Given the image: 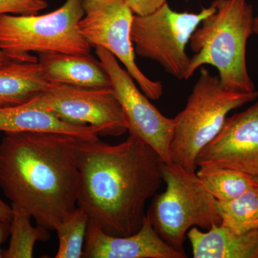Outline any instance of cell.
<instances>
[{
	"label": "cell",
	"mask_w": 258,
	"mask_h": 258,
	"mask_svg": "<svg viewBox=\"0 0 258 258\" xmlns=\"http://www.w3.org/2000/svg\"><path fill=\"white\" fill-rule=\"evenodd\" d=\"M76 156L81 174L78 207L89 221L112 236L138 232L148 200L164 182V161L142 139L129 136L111 145L95 139H78Z\"/></svg>",
	"instance_id": "obj_1"
},
{
	"label": "cell",
	"mask_w": 258,
	"mask_h": 258,
	"mask_svg": "<svg viewBox=\"0 0 258 258\" xmlns=\"http://www.w3.org/2000/svg\"><path fill=\"white\" fill-rule=\"evenodd\" d=\"M79 139L52 132H6L0 143V187L12 205L47 230H55L78 208Z\"/></svg>",
	"instance_id": "obj_2"
},
{
	"label": "cell",
	"mask_w": 258,
	"mask_h": 258,
	"mask_svg": "<svg viewBox=\"0 0 258 258\" xmlns=\"http://www.w3.org/2000/svg\"><path fill=\"white\" fill-rule=\"evenodd\" d=\"M216 10L204 19L190 37L194 55L186 79L204 64L215 66L222 87L227 91L252 93L255 86L249 77L246 47L252 34L253 7L247 0H215Z\"/></svg>",
	"instance_id": "obj_3"
},
{
	"label": "cell",
	"mask_w": 258,
	"mask_h": 258,
	"mask_svg": "<svg viewBox=\"0 0 258 258\" xmlns=\"http://www.w3.org/2000/svg\"><path fill=\"white\" fill-rule=\"evenodd\" d=\"M257 98L256 91L244 93L224 89L219 76H212L201 66L186 106L174 118L171 163L196 171L199 153L220 132L227 114Z\"/></svg>",
	"instance_id": "obj_4"
},
{
	"label": "cell",
	"mask_w": 258,
	"mask_h": 258,
	"mask_svg": "<svg viewBox=\"0 0 258 258\" xmlns=\"http://www.w3.org/2000/svg\"><path fill=\"white\" fill-rule=\"evenodd\" d=\"M166 189L154 197L146 216L169 245L184 252L190 229L209 230L222 225L217 200L208 191L196 171L173 164H162Z\"/></svg>",
	"instance_id": "obj_5"
},
{
	"label": "cell",
	"mask_w": 258,
	"mask_h": 258,
	"mask_svg": "<svg viewBox=\"0 0 258 258\" xmlns=\"http://www.w3.org/2000/svg\"><path fill=\"white\" fill-rule=\"evenodd\" d=\"M83 0H66L48 14L0 15V49L10 55L34 58L31 52L91 53V44L80 30Z\"/></svg>",
	"instance_id": "obj_6"
},
{
	"label": "cell",
	"mask_w": 258,
	"mask_h": 258,
	"mask_svg": "<svg viewBox=\"0 0 258 258\" xmlns=\"http://www.w3.org/2000/svg\"><path fill=\"white\" fill-rule=\"evenodd\" d=\"M215 10L211 4L199 13H179L166 2L150 14L134 15L131 28L134 52L156 61L176 79H186L190 63L186 45L204 19Z\"/></svg>",
	"instance_id": "obj_7"
},
{
	"label": "cell",
	"mask_w": 258,
	"mask_h": 258,
	"mask_svg": "<svg viewBox=\"0 0 258 258\" xmlns=\"http://www.w3.org/2000/svg\"><path fill=\"white\" fill-rule=\"evenodd\" d=\"M83 9L80 30L91 46L111 52L125 66L144 94L149 99L159 100L163 94L162 83L147 78L135 62L131 39L134 14L127 0H83Z\"/></svg>",
	"instance_id": "obj_8"
},
{
	"label": "cell",
	"mask_w": 258,
	"mask_h": 258,
	"mask_svg": "<svg viewBox=\"0 0 258 258\" xmlns=\"http://www.w3.org/2000/svg\"><path fill=\"white\" fill-rule=\"evenodd\" d=\"M30 102L66 123L91 126L98 137H118L128 132L124 112L112 88H81L56 83Z\"/></svg>",
	"instance_id": "obj_9"
},
{
	"label": "cell",
	"mask_w": 258,
	"mask_h": 258,
	"mask_svg": "<svg viewBox=\"0 0 258 258\" xmlns=\"http://www.w3.org/2000/svg\"><path fill=\"white\" fill-rule=\"evenodd\" d=\"M96 53L111 81V87L121 105L128 123V132L149 144L166 164H171V144L174 118H168L140 92L133 78L122 69L109 51L96 47Z\"/></svg>",
	"instance_id": "obj_10"
},
{
	"label": "cell",
	"mask_w": 258,
	"mask_h": 258,
	"mask_svg": "<svg viewBox=\"0 0 258 258\" xmlns=\"http://www.w3.org/2000/svg\"><path fill=\"white\" fill-rule=\"evenodd\" d=\"M196 165L258 177V99L245 111L226 118L215 138L199 153Z\"/></svg>",
	"instance_id": "obj_11"
},
{
	"label": "cell",
	"mask_w": 258,
	"mask_h": 258,
	"mask_svg": "<svg viewBox=\"0 0 258 258\" xmlns=\"http://www.w3.org/2000/svg\"><path fill=\"white\" fill-rule=\"evenodd\" d=\"M84 244L86 258L187 257L161 238L147 216L138 232L124 237L108 235L88 221Z\"/></svg>",
	"instance_id": "obj_12"
},
{
	"label": "cell",
	"mask_w": 258,
	"mask_h": 258,
	"mask_svg": "<svg viewBox=\"0 0 258 258\" xmlns=\"http://www.w3.org/2000/svg\"><path fill=\"white\" fill-rule=\"evenodd\" d=\"M38 62L52 84L81 88L111 87V81L99 60L91 54L71 55L59 52L38 53Z\"/></svg>",
	"instance_id": "obj_13"
},
{
	"label": "cell",
	"mask_w": 258,
	"mask_h": 258,
	"mask_svg": "<svg viewBox=\"0 0 258 258\" xmlns=\"http://www.w3.org/2000/svg\"><path fill=\"white\" fill-rule=\"evenodd\" d=\"M195 258H258V228L235 234L222 225L187 232Z\"/></svg>",
	"instance_id": "obj_14"
},
{
	"label": "cell",
	"mask_w": 258,
	"mask_h": 258,
	"mask_svg": "<svg viewBox=\"0 0 258 258\" xmlns=\"http://www.w3.org/2000/svg\"><path fill=\"white\" fill-rule=\"evenodd\" d=\"M0 132H52L81 139L98 138L91 126L66 123L53 113L33 106L30 101L20 106L0 108Z\"/></svg>",
	"instance_id": "obj_15"
},
{
	"label": "cell",
	"mask_w": 258,
	"mask_h": 258,
	"mask_svg": "<svg viewBox=\"0 0 258 258\" xmlns=\"http://www.w3.org/2000/svg\"><path fill=\"white\" fill-rule=\"evenodd\" d=\"M52 85L38 62H14L0 67V108L28 103Z\"/></svg>",
	"instance_id": "obj_16"
},
{
	"label": "cell",
	"mask_w": 258,
	"mask_h": 258,
	"mask_svg": "<svg viewBox=\"0 0 258 258\" xmlns=\"http://www.w3.org/2000/svg\"><path fill=\"white\" fill-rule=\"evenodd\" d=\"M13 215L10 222V242L8 249L3 252L4 258H31L37 241L50 239L49 230L31 224V215L23 208L11 205Z\"/></svg>",
	"instance_id": "obj_17"
},
{
	"label": "cell",
	"mask_w": 258,
	"mask_h": 258,
	"mask_svg": "<svg viewBox=\"0 0 258 258\" xmlns=\"http://www.w3.org/2000/svg\"><path fill=\"white\" fill-rule=\"evenodd\" d=\"M222 225L235 234L258 228V186L254 185L238 198L227 202L217 201Z\"/></svg>",
	"instance_id": "obj_18"
},
{
	"label": "cell",
	"mask_w": 258,
	"mask_h": 258,
	"mask_svg": "<svg viewBox=\"0 0 258 258\" xmlns=\"http://www.w3.org/2000/svg\"><path fill=\"white\" fill-rule=\"evenodd\" d=\"M197 174L217 201L234 200L254 185L253 177L235 169L200 167Z\"/></svg>",
	"instance_id": "obj_19"
},
{
	"label": "cell",
	"mask_w": 258,
	"mask_h": 258,
	"mask_svg": "<svg viewBox=\"0 0 258 258\" xmlns=\"http://www.w3.org/2000/svg\"><path fill=\"white\" fill-rule=\"evenodd\" d=\"M88 217L82 208L78 207L74 214L55 229L59 240L56 258L83 257V244L87 232Z\"/></svg>",
	"instance_id": "obj_20"
},
{
	"label": "cell",
	"mask_w": 258,
	"mask_h": 258,
	"mask_svg": "<svg viewBox=\"0 0 258 258\" xmlns=\"http://www.w3.org/2000/svg\"><path fill=\"white\" fill-rule=\"evenodd\" d=\"M47 6L45 0H0V15H36Z\"/></svg>",
	"instance_id": "obj_21"
},
{
	"label": "cell",
	"mask_w": 258,
	"mask_h": 258,
	"mask_svg": "<svg viewBox=\"0 0 258 258\" xmlns=\"http://www.w3.org/2000/svg\"><path fill=\"white\" fill-rule=\"evenodd\" d=\"M134 15H145L155 11L167 0H127Z\"/></svg>",
	"instance_id": "obj_22"
},
{
	"label": "cell",
	"mask_w": 258,
	"mask_h": 258,
	"mask_svg": "<svg viewBox=\"0 0 258 258\" xmlns=\"http://www.w3.org/2000/svg\"><path fill=\"white\" fill-rule=\"evenodd\" d=\"M14 62H38V58L36 57L34 58L18 57V56L7 53L6 52L0 49V67Z\"/></svg>",
	"instance_id": "obj_23"
},
{
	"label": "cell",
	"mask_w": 258,
	"mask_h": 258,
	"mask_svg": "<svg viewBox=\"0 0 258 258\" xmlns=\"http://www.w3.org/2000/svg\"><path fill=\"white\" fill-rule=\"evenodd\" d=\"M13 211L12 207L7 205L0 198V221L11 222L13 218Z\"/></svg>",
	"instance_id": "obj_24"
},
{
	"label": "cell",
	"mask_w": 258,
	"mask_h": 258,
	"mask_svg": "<svg viewBox=\"0 0 258 258\" xmlns=\"http://www.w3.org/2000/svg\"><path fill=\"white\" fill-rule=\"evenodd\" d=\"M10 222L9 221H0V246L4 243L10 235ZM3 257V252L0 248V258Z\"/></svg>",
	"instance_id": "obj_25"
},
{
	"label": "cell",
	"mask_w": 258,
	"mask_h": 258,
	"mask_svg": "<svg viewBox=\"0 0 258 258\" xmlns=\"http://www.w3.org/2000/svg\"><path fill=\"white\" fill-rule=\"evenodd\" d=\"M252 31H253V34L258 35V16L254 18L253 25H252Z\"/></svg>",
	"instance_id": "obj_26"
},
{
	"label": "cell",
	"mask_w": 258,
	"mask_h": 258,
	"mask_svg": "<svg viewBox=\"0 0 258 258\" xmlns=\"http://www.w3.org/2000/svg\"><path fill=\"white\" fill-rule=\"evenodd\" d=\"M254 184L258 186V177L253 178Z\"/></svg>",
	"instance_id": "obj_27"
}]
</instances>
